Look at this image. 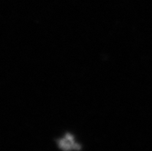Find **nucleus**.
<instances>
[{
  "mask_svg": "<svg viewBox=\"0 0 152 151\" xmlns=\"http://www.w3.org/2000/svg\"><path fill=\"white\" fill-rule=\"evenodd\" d=\"M58 144L60 149L63 151H73V150H79L80 146L78 143L76 142L73 135L67 133L63 136L60 139L58 140Z\"/></svg>",
  "mask_w": 152,
  "mask_h": 151,
  "instance_id": "nucleus-1",
  "label": "nucleus"
}]
</instances>
